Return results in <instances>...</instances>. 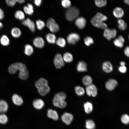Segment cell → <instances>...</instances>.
<instances>
[{
	"instance_id": "obj_41",
	"label": "cell",
	"mask_w": 129,
	"mask_h": 129,
	"mask_svg": "<svg viewBox=\"0 0 129 129\" xmlns=\"http://www.w3.org/2000/svg\"><path fill=\"white\" fill-rule=\"evenodd\" d=\"M94 41L91 37L88 36L85 37L84 39V42L87 46H89L94 43Z\"/></svg>"
},
{
	"instance_id": "obj_9",
	"label": "cell",
	"mask_w": 129,
	"mask_h": 129,
	"mask_svg": "<svg viewBox=\"0 0 129 129\" xmlns=\"http://www.w3.org/2000/svg\"><path fill=\"white\" fill-rule=\"evenodd\" d=\"M104 29L103 36L108 40H110L116 37L117 32L115 29H110L107 27Z\"/></svg>"
},
{
	"instance_id": "obj_36",
	"label": "cell",
	"mask_w": 129,
	"mask_h": 129,
	"mask_svg": "<svg viewBox=\"0 0 129 129\" xmlns=\"http://www.w3.org/2000/svg\"><path fill=\"white\" fill-rule=\"evenodd\" d=\"M56 44L61 47H64L66 45V42L65 39L62 37H59L56 40Z\"/></svg>"
},
{
	"instance_id": "obj_20",
	"label": "cell",
	"mask_w": 129,
	"mask_h": 129,
	"mask_svg": "<svg viewBox=\"0 0 129 129\" xmlns=\"http://www.w3.org/2000/svg\"><path fill=\"white\" fill-rule=\"evenodd\" d=\"M114 16L117 18H120L123 16L124 12L123 10L121 8L116 7L113 10V12Z\"/></svg>"
},
{
	"instance_id": "obj_39",
	"label": "cell",
	"mask_w": 129,
	"mask_h": 129,
	"mask_svg": "<svg viewBox=\"0 0 129 129\" xmlns=\"http://www.w3.org/2000/svg\"><path fill=\"white\" fill-rule=\"evenodd\" d=\"M8 121V118L7 115L4 113H1L0 114V123L5 124Z\"/></svg>"
},
{
	"instance_id": "obj_27",
	"label": "cell",
	"mask_w": 129,
	"mask_h": 129,
	"mask_svg": "<svg viewBox=\"0 0 129 129\" xmlns=\"http://www.w3.org/2000/svg\"><path fill=\"white\" fill-rule=\"evenodd\" d=\"M62 57L64 61L67 63L71 62L73 59L72 55L69 52H67L64 53Z\"/></svg>"
},
{
	"instance_id": "obj_42",
	"label": "cell",
	"mask_w": 129,
	"mask_h": 129,
	"mask_svg": "<svg viewBox=\"0 0 129 129\" xmlns=\"http://www.w3.org/2000/svg\"><path fill=\"white\" fill-rule=\"evenodd\" d=\"M61 4L63 7L67 9L71 6V2L69 0H62Z\"/></svg>"
},
{
	"instance_id": "obj_22",
	"label": "cell",
	"mask_w": 129,
	"mask_h": 129,
	"mask_svg": "<svg viewBox=\"0 0 129 129\" xmlns=\"http://www.w3.org/2000/svg\"><path fill=\"white\" fill-rule=\"evenodd\" d=\"M47 116L50 118L54 120H57L59 119V116L57 112L55 110L49 109L47 111Z\"/></svg>"
},
{
	"instance_id": "obj_15",
	"label": "cell",
	"mask_w": 129,
	"mask_h": 129,
	"mask_svg": "<svg viewBox=\"0 0 129 129\" xmlns=\"http://www.w3.org/2000/svg\"><path fill=\"white\" fill-rule=\"evenodd\" d=\"M33 43L36 47L39 48H43L45 45L44 41L43 39L41 37H37L33 40Z\"/></svg>"
},
{
	"instance_id": "obj_25",
	"label": "cell",
	"mask_w": 129,
	"mask_h": 129,
	"mask_svg": "<svg viewBox=\"0 0 129 129\" xmlns=\"http://www.w3.org/2000/svg\"><path fill=\"white\" fill-rule=\"evenodd\" d=\"M46 38L48 42L50 43H55L56 40L55 35L52 33L47 34L46 36Z\"/></svg>"
},
{
	"instance_id": "obj_49",
	"label": "cell",
	"mask_w": 129,
	"mask_h": 129,
	"mask_svg": "<svg viewBox=\"0 0 129 129\" xmlns=\"http://www.w3.org/2000/svg\"><path fill=\"white\" fill-rule=\"evenodd\" d=\"M121 66H124L125 65V63L124 61H121L120 63Z\"/></svg>"
},
{
	"instance_id": "obj_38",
	"label": "cell",
	"mask_w": 129,
	"mask_h": 129,
	"mask_svg": "<svg viewBox=\"0 0 129 129\" xmlns=\"http://www.w3.org/2000/svg\"><path fill=\"white\" fill-rule=\"evenodd\" d=\"M95 3L96 6L99 7H102L105 6L107 4V2L106 0H96Z\"/></svg>"
},
{
	"instance_id": "obj_47",
	"label": "cell",
	"mask_w": 129,
	"mask_h": 129,
	"mask_svg": "<svg viewBox=\"0 0 129 129\" xmlns=\"http://www.w3.org/2000/svg\"><path fill=\"white\" fill-rule=\"evenodd\" d=\"M4 13L3 10L0 8V20L3 19L4 17Z\"/></svg>"
},
{
	"instance_id": "obj_6",
	"label": "cell",
	"mask_w": 129,
	"mask_h": 129,
	"mask_svg": "<svg viewBox=\"0 0 129 129\" xmlns=\"http://www.w3.org/2000/svg\"><path fill=\"white\" fill-rule=\"evenodd\" d=\"M46 25L50 31L52 33L57 32L59 30V25L56 23L55 20L52 18H50L48 19Z\"/></svg>"
},
{
	"instance_id": "obj_24",
	"label": "cell",
	"mask_w": 129,
	"mask_h": 129,
	"mask_svg": "<svg viewBox=\"0 0 129 129\" xmlns=\"http://www.w3.org/2000/svg\"><path fill=\"white\" fill-rule=\"evenodd\" d=\"M34 8L33 5L31 3L27 4V6H25L23 7L25 12L28 15L32 14L34 12Z\"/></svg>"
},
{
	"instance_id": "obj_40",
	"label": "cell",
	"mask_w": 129,
	"mask_h": 129,
	"mask_svg": "<svg viewBox=\"0 0 129 129\" xmlns=\"http://www.w3.org/2000/svg\"><path fill=\"white\" fill-rule=\"evenodd\" d=\"M122 122L124 124H127L129 122V115L126 114H123L121 117Z\"/></svg>"
},
{
	"instance_id": "obj_50",
	"label": "cell",
	"mask_w": 129,
	"mask_h": 129,
	"mask_svg": "<svg viewBox=\"0 0 129 129\" xmlns=\"http://www.w3.org/2000/svg\"><path fill=\"white\" fill-rule=\"evenodd\" d=\"M124 2L126 4L129 5V0H124Z\"/></svg>"
},
{
	"instance_id": "obj_7",
	"label": "cell",
	"mask_w": 129,
	"mask_h": 129,
	"mask_svg": "<svg viewBox=\"0 0 129 129\" xmlns=\"http://www.w3.org/2000/svg\"><path fill=\"white\" fill-rule=\"evenodd\" d=\"M54 63L56 68L60 69L64 65V62L62 56L59 53L56 54L53 60Z\"/></svg>"
},
{
	"instance_id": "obj_18",
	"label": "cell",
	"mask_w": 129,
	"mask_h": 129,
	"mask_svg": "<svg viewBox=\"0 0 129 129\" xmlns=\"http://www.w3.org/2000/svg\"><path fill=\"white\" fill-rule=\"evenodd\" d=\"M33 105L35 108L39 110L43 108L44 105V103L41 99L38 98L34 100Z\"/></svg>"
},
{
	"instance_id": "obj_46",
	"label": "cell",
	"mask_w": 129,
	"mask_h": 129,
	"mask_svg": "<svg viewBox=\"0 0 129 129\" xmlns=\"http://www.w3.org/2000/svg\"><path fill=\"white\" fill-rule=\"evenodd\" d=\"M34 2L36 5L39 6L41 4L42 1L41 0H35Z\"/></svg>"
},
{
	"instance_id": "obj_1",
	"label": "cell",
	"mask_w": 129,
	"mask_h": 129,
	"mask_svg": "<svg viewBox=\"0 0 129 129\" xmlns=\"http://www.w3.org/2000/svg\"><path fill=\"white\" fill-rule=\"evenodd\" d=\"M35 86L39 93L42 96H44L50 91L47 80L43 78L39 79L35 82Z\"/></svg>"
},
{
	"instance_id": "obj_51",
	"label": "cell",
	"mask_w": 129,
	"mask_h": 129,
	"mask_svg": "<svg viewBox=\"0 0 129 129\" xmlns=\"http://www.w3.org/2000/svg\"><path fill=\"white\" fill-rule=\"evenodd\" d=\"M3 26V24L1 22H0V29Z\"/></svg>"
},
{
	"instance_id": "obj_5",
	"label": "cell",
	"mask_w": 129,
	"mask_h": 129,
	"mask_svg": "<svg viewBox=\"0 0 129 129\" xmlns=\"http://www.w3.org/2000/svg\"><path fill=\"white\" fill-rule=\"evenodd\" d=\"M8 71L11 74L15 73L18 70H19V74L23 73L27 70L26 66L24 64L17 62L11 64L9 67Z\"/></svg>"
},
{
	"instance_id": "obj_13",
	"label": "cell",
	"mask_w": 129,
	"mask_h": 129,
	"mask_svg": "<svg viewBox=\"0 0 129 129\" xmlns=\"http://www.w3.org/2000/svg\"><path fill=\"white\" fill-rule=\"evenodd\" d=\"M73 119V115L69 113H65L61 117V119L62 121L67 125L70 124Z\"/></svg>"
},
{
	"instance_id": "obj_10",
	"label": "cell",
	"mask_w": 129,
	"mask_h": 129,
	"mask_svg": "<svg viewBox=\"0 0 129 129\" xmlns=\"http://www.w3.org/2000/svg\"><path fill=\"white\" fill-rule=\"evenodd\" d=\"M118 84V82L116 80L111 79L108 80L106 82L105 86L107 90L112 91L116 88Z\"/></svg>"
},
{
	"instance_id": "obj_21",
	"label": "cell",
	"mask_w": 129,
	"mask_h": 129,
	"mask_svg": "<svg viewBox=\"0 0 129 129\" xmlns=\"http://www.w3.org/2000/svg\"><path fill=\"white\" fill-rule=\"evenodd\" d=\"M12 99L13 103L16 105H21L23 103V100L22 98L16 94H15L13 95Z\"/></svg>"
},
{
	"instance_id": "obj_14",
	"label": "cell",
	"mask_w": 129,
	"mask_h": 129,
	"mask_svg": "<svg viewBox=\"0 0 129 129\" xmlns=\"http://www.w3.org/2000/svg\"><path fill=\"white\" fill-rule=\"evenodd\" d=\"M22 24L24 26L27 27L32 32L35 31V27L34 22L29 18L24 19L22 22Z\"/></svg>"
},
{
	"instance_id": "obj_17",
	"label": "cell",
	"mask_w": 129,
	"mask_h": 129,
	"mask_svg": "<svg viewBox=\"0 0 129 129\" xmlns=\"http://www.w3.org/2000/svg\"><path fill=\"white\" fill-rule=\"evenodd\" d=\"M76 69L77 71L79 72H86L87 71V64L84 61H80L77 65Z\"/></svg>"
},
{
	"instance_id": "obj_48",
	"label": "cell",
	"mask_w": 129,
	"mask_h": 129,
	"mask_svg": "<svg viewBox=\"0 0 129 129\" xmlns=\"http://www.w3.org/2000/svg\"><path fill=\"white\" fill-rule=\"evenodd\" d=\"M16 2H17L19 3H22L25 2V0H16Z\"/></svg>"
},
{
	"instance_id": "obj_28",
	"label": "cell",
	"mask_w": 129,
	"mask_h": 129,
	"mask_svg": "<svg viewBox=\"0 0 129 129\" xmlns=\"http://www.w3.org/2000/svg\"><path fill=\"white\" fill-rule=\"evenodd\" d=\"M11 34L14 38H17L19 37L21 35V31L20 29L17 27L13 28L11 31Z\"/></svg>"
},
{
	"instance_id": "obj_8",
	"label": "cell",
	"mask_w": 129,
	"mask_h": 129,
	"mask_svg": "<svg viewBox=\"0 0 129 129\" xmlns=\"http://www.w3.org/2000/svg\"><path fill=\"white\" fill-rule=\"evenodd\" d=\"M85 92L89 96L95 97L97 94V89L96 86L93 84L86 86Z\"/></svg>"
},
{
	"instance_id": "obj_35",
	"label": "cell",
	"mask_w": 129,
	"mask_h": 129,
	"mask_svg": "<svg viewBox=\"0 0 129 129\" xmlns=\"http://www.w3.org/2000/svg\"><path fill=\"white\" fill-rule=\"evenodd\" d=\"M86 127L87 129H94L95 128V123L91 120H87L86 122Z\"/></svg>"
},
{
	"instance_id": "obj_30",
	"label": "cell",
	"mask_w": 129,
	"mask_h": 129,
	"mask_svg": "<svg viewBox=\"0 0 129 129\" xmlns=\"http://www.w3.org/2000/svg\"><path fill=\"white\" fill-rule=\"evenodd\" d=\"M33 52V48L31 45L29 44H27L25 46L24 53L26 55L30 56Z\"/></svg>"
},
{
	"instance_id": "obj_32",
	"label": "cell",
	"mask_w": 129,
	"mask_h": 129,
	"mask_svg": "<svg viewBox=\"0 0 129 129\" xmlns=\"http://www.w3.org/2000/svg\"><path fill=\"white\" fill-rule=\"evenodd\" d=\"M75 91L76 94L79 96L83 95L85 92V89L80 86H77L75 88Z\"/></svg>"
},
{
	"instance_id": "obj_43",
	"label": "cell",
	"mask_w": 129,
	"mask_h": 129,
	"mask_svg": "<svg viewBox=\"0 0 129 129\" xmlns=\"http://www.w3.org/2000/svg\"><path fill=\"white\" fill-rule=\"evenodd\" d=\"M6 2L8 6H13L15 5L16 2V0H6Z\"/></svg>"
},
{
	"instance_id": "obj_16",
	"label": "cell",
	"mask_w": 129,
	"mask_h": 129,
	"mask_svg": "<svg viewBox=\"0 0 129 129\" xmlns=\"http://www.w3.org/2000/svg\"><path fill=\"white\" fill-rule=\"evenodd\" d=\"M102 69L105 72L109 73L113 70V67L112 63L109 61H105L102 64Z\"/></svg>"
},
{
	"instance_id": "obj_37",
	"label": "cell",
	"mask_w": 129,
	"mask_h": 129,
	"mask_svg": "<svg viewBox=\"0 0 129 129\" xmlns=\"http://www.w3.org/2000/svg\"><path fill=\"white\" fill-rule=\"evenodd\" d=\"M36 24L37 28L39 30H41L45 26L44 22L43 21L38 19L36 21Z\"/></svg>"
},
{
	"instance_id": "obj_3",
	"label": "cell",
	"mask_w": 129,
	"mask_h": 129,
	"mask_svg": "<svg viewBox=\"0 0 129 129\" xmlns=\"http://www.w3.org/2000/svg\"><path fill=\"white\" fill-rule=\"evenodd\" d=\"M66 97V95L64 92H60L56 93L53 100L54 105L61 108H65L67 105V103L65 101Z\"/></svg>"
},
{
	"instance_id": "obj_33",
	"label": "cell",
	"mask_w": 129,
	"mask_h": 129,
	"mask_svg": "<svg viewBox=\"0 0 129 129\" xmlns=\"http://www.w3.org/2000/svg\"><path fill=\"white\" fill-rule=\"evenodd\" d=\"M14 16L16 18L20 20H23L25 18V15L24 12L20 10L16 11Z\"/></svg>"
},
{
	"instance_id": "obj_19",
	"label": "cell",
	"mask_w": 129,
	"mask_h": 129,
	"mask_svg": "<svg viewBox=\"0 0 129 129\" xmlns=\"http://www.w3.org/2000/svg\"><path fill=\"white\" fill-rule=\"evenodd\" d=\"M125 40L124 37L121 35L119 36L118 38H115L113 41V43L116 47L122 48L124 46Z\"/></svg>"
},
{
	"instance_id": "obj_29",
	"label": "cell",
	"mask_w": 129,
	"mask_h": 129,
	"mask_svg": "<svg viewBox=\"0 0 129 129\" xmlns=\"http://www.w3.org/2000/svg\"><path fill=\"white\" fill-rule=\"evenodd\" d=\"M85 112L87 114H89L92 111L93 107L92 103L89 102H86L84 105Z\"/></svg>"
},
{
	"instance_id": "obj_26",
	"label": "cell",
	"mask_w": 129,
	"mask_h": 129,
	"mask_svg": "<svg viewBox=\"0 0 129 129\" xmlns=\"http://www.w3.org/2000/svg\"><path fill=\"white\" fill-rule=\"evenodd\" d=\"M82 81L83 84L86 86L92 84L93 80L90 76L86 75L83 77Z\"/></svg>"
},
{
	"instance_id": "obj_23",
	"label": "cell",
	"mask_w": 129,
	"mask_h": 129,
	"mask_svg": "<svg viewBox=\"0 0 129 129\" xmlns=\"http://www.w3.org/2000/svg\"><path fill=\"white\" fill-rule=\"evenodd\" d=\"M8 108V105L7 102L3 100H0V112L4 113L6 112Z\"/></svg>"
},
{
	"instance_id": "obj_44",
	"label": "cell",
	"mask_w": 129,
	"mask_h": 129,
	"mask_svg": "<svg viewBox=\"0 0 129 129\" xmlns=\"http://www.w3.org/2000/svg\"><path fill=\"white\" fill-rule=\"evenodd\" d=\"M127 68L125 66H121L119 67L118 70L119 72L122 73H124L127 71Z\"/></svg>"
},
{
	"instance_id": "obj_12",
	"label": "cell",
	"mask_w": 129,
	"mask_h": 129,
	"mask_svg": "<svg viewBox=\"0 0 129 129\" xmlns=\"http://www.w3.org/2000/svg\"><path fill=\"white\" fill-rule=\"evenodd\" d=\"M75 23L79 28L82 29L85 27L86 25V19L83 17H78L76 19Z\"/></svg>"
},
{
	"instance_id": "obj_2",
	"label": "cell",
	"mask_w": 129,
	"mask_h": 129,
	"mask_svg": "<svg viewBox=\"0 0 129 129\" xmlns=\"http://www.w3.org/2000/svg\"><path fill=\"white\" fill-rule=\"evenodd\" d=\"M107 16L100 12H98L91 19V22L94 26L104 29L107 27V25L103 22L107 20Z\"/></svg>"
},
{
	"instance_id": "obj_34",
	"label": "cell",
	"mask_w": 129,
	"mask_h": 129,
	"mask_svg": "<svg viewBox=\"0 0 129 129\" xmlns=\"http://www.w3.org/2000/svg\"><path fill=\"white\" fill-rule=\"evenodd\" d=\"M118 27L119 29L124 30L126 29L127 24L122 19H118Z\"/></svg>"
},
{
	"instance_id": "obj_45",
	"label": "cell",
	"mask_w": 129,
	"mask_h": 129,
	"mask_svg": "<svg viewBox=\"0 0 129 129\" xmlns=\"http://www.w3.org/2000/svg\"><path fill=\"white\" fill-rule=\"evenodd\" d=\"M124 53L125 55L127 57L129 56V47L128 46H126L124 50Z\"/></svg>"
},
{
	"instance_id": "obj_31",
	"label": "cell",
	"mask_w": 129,
	"mask_h": 129,
	"mask_svg": "<svg viewBox=\"0 0 129 129\" xmlns=\"http://www.w3.org/2000/svg\"><path fill=\"white\" fill-rule=\"evenodd\" d=\"M0 42L2 45L6 46L9 44L10 41L9 38L6 35H3L0 38Z\"/></svg>"
},
{
	"instance_id": "obj_4",
	"label": "cell",
	"mask_w": 129,
	"mask_h": 129,
	"mask_svg": "<svg viewBox=\"0 0 129 129\" xmlns=\"http://www.w3.org/2000/svg\"><path fill=\"white\" fill-rule=\"evenodd\" d=\"M80 14V11L75 6H70L67 8L65 12L66 19L69 21L76 19Z\"/></svg>"
},
{
	"instance_id": "obj_11",
	"label": "cell",
	"mask_w": 129,
	"mask_h": 129,
	"mask_svg": "<svg viewBox=\"0 0 129 129\" xmlns=\"http://www.w3.org/2000/svg\"><path fill=\"white\" fill-rule=\"evenodd\" d=\"M80 37L78 34L72 33L70 34L67 37V42L72 44H75L80 40Z\"/></svg>"
}]
</instances>
